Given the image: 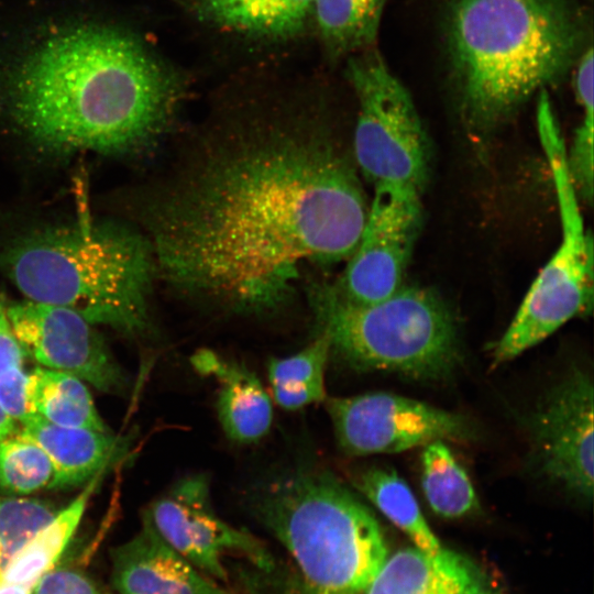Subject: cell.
<instances>
[{"label": "cell", "instance_id": "obj_1", "mask_svg": "<svg viewBox=\"0 0 594 594\" xmlns=\"http://www.w3.org/2000/svg\"><path fill=\"white\" fill-rule=\"evenodd\" d=\"M369 205L321 122L249 121L194 141L148 216L157 272L182 293L270 315L311 266L346 261Z\"/></svg>", "mask_w": 594, "mask_h": 594}, {"label": "cell", "instance_id": "obj_2", "mask_svg": "<svg viewBox=\"0 0 594 594\" xmlns=\"http://www.w3.org/2000/svg\"><path fill=\"white\" fill-rule=\"evenodd\" d=\"M180 96L174 73L135 34L89 19L47 23L0 63V109L55 154L146 150Z\"/></svg>", "mask_w": 594, "mask_h": 594}, {"label": "cell", "instance_id": "obj_3", "mask_svg": "<svg viewBox=\"0 0 594 594\" xmlns=\"http://www.w3.org/2000/svg\"><path fill=\"white\" fill-rule=\"evenodd\" d=\"M582 38L562 0H453L447 43L464 116L496 125L564 75Z\"/></svg>", "mask_w": 594, "mask_h": 594}, {"label": "cell", "instance_id": "obj_4", "mask_svg": "<svg viewBox=\"0 0 594 594\" xmlns=\"http://www.w3.org/2000/svg\"><path fill=\"white\" fill-rule=\"evenodd\" d=\"M1 265L29 300L128 336L148 326L157 267L150 240L132 229L84 220L35 230L4 250Z\"/></svg>", "mask_w": 594, "mask_h": 594}, {"label": "cell", "instance_id": "obj_5", "mask_svg": "<svg viewBox=\"0 0 594 594\" xmlns=\"http://www.w3.org/2000/svg\"><path fill=\"white\" fill-rule=\"evenodd\" d=\"M249 504L315 594H362L388 556L372 512L319 466L296 465L260 480Z\"/></svg>", "mask_w": 594, "mask_h": 594}, {"label": "cell", "instance_id": "obj_6", "mask_svg": "<svg viewBox=\"0 0 594 594\" xmlns=\"http://www.w3.org/2000/svg\"><path fill=\"white\" fill-rule=\"evenodd\" d=\"M316 334L330 354L358 371H391L425 381L452 376L462 362L458 324L433 290L404 285L370 305L343 297L333 284L307 288Z\"/></svg>", "mask_w": 594, "mask_h": 594}, {"label": "cell", "instance_id": "obj_7", "mask_svg": "<svg viewBox=\"0 0 594 594\" xmlns=\"http://www.w3.org/2000/svg\"><path fill=\"white\" fill-rule=\"evenodd\" d=\"M536 120L558 197L562 238L495 344L494 365L513 360L572 318L590 315L593 308V238L584 228L564 140L546 90L538 94Z\"/></svg>", "mask_w": 594, "mask_h": 594}, {"label": "cell", "instance_id": "obj_8", "mask_svg": "<svg viewBox=\"0 0 594 594\" xmlns=\"http://www.w3.org/2000/svg\"><path fill=\"white\" fill-rule=\"evenodd\" d=\"M348 79L358 100L355 163L374 187L399 185L421 191L430 148L415 103L375 51L352 56Z\"/></svg>", "mask_w": 594, "mask_h": 594}, {"label": "cell", "instance_id": "obj_9", "mask_svg": "<svg viewBox=\"0 0 594 594\" xmlns=\"http://www.w3.org/2000/svg\"><path fill=\"white\" fill-rule=\"evenodd\" d=\"M422 222L420 191L399 185L374 187L358 244L333 285L362 305L382 301L405 285Z\"/></svg>", "mask_w": 594, "mask_h": 594}, {"label": "cell", "instance_id": "obj_10", "mask_svg": "<svg viewBox=\"0 0 594 594\" xmlns=\"http://www.w3.org/2000/svg\"><path fill=\"white\" fill-rule=\"evenodd\" d=\"M326 406L339 448L348 455L395 453L473 435L463 416L388 393L326 398Z\"/></svg>", "mask_w": 594, "mask_h": 594}, {"label": "cell", "instance_id": "obj_11", "mask_svg": "<svg viewBox=\"0 0 594 594\" xmlns=\"http://www.w3.org/2000/svg\"><path fill=\"white\" fill-rule=\"evenodd\" d=\"M145 518L169 547L217 582L227 580L223 557L230 552L244 554L261 569L272 566L260 540L215 514L206 474L180 479L152 504Z\"/></svg>", "mask_w": 594, "mask_h": 594}, {"label": "cell", "instance_id": "obj_12", "mask_svg": "<svg viewBox=\"0 0 594 594\" xmlns=\"http://www.w3.org/2000/svg\"><path fill=\"white\" fill-rule=\"evenodd\" d=\"M6 314L25 356L43 367L74 375L103 393L128 386L95 324L77 312L28 299L11 305Z\"/></svg>", "mask_w": 594, "mask_h": 594}, {"label": "cell", "instance_id": "obj_13", "mask_svg": "<svg viewBox=\"0 0 594 594\" xmlns=\"http://www.w3.org/2000/svg\"><path fill=\"white\" fill-rule=\"evenodd\" d=\"M539 470L582 498L593 496V382L574 369L531 415Z\"/></svg>", "mask_w": 594, "mask_h": 594}, {"label": "cell", "instance_id": "obj_14", "mask_svg": "<svg viewBox=\"0 0 594 594\" xmlns=\"http://www.w3.org/2000/svg\"><path fill=\"white\" fill-rule=\"evenodd\" d=\"M119 594H231L169 547L144 517L142 530L112 554Z\"/></svg>", "mask_w": 594, "mask_h": 594}, {"label": "cell", "instance_id": "obj_15", "mask_svg": "<svg viewBox=\"0 0 594 594\" xmlns=\"http://www.w3.org/2000/svg\"><path fill=\"white\" fill-rule=\"evenodd\" d=\"M362 594H498L490 576L468 557L441 548H405L387 556Z\"/></svg>", "mask_w": 594, "mask_h": 594}, {"label": "cell", "instance_id": "obj_16", "mask_svg": "<svg viewBox=\"0 0 594 594\" xmlns=\"http://www.w3.org/2000/svg\"><path fill=\"white\" fill-rule=\"evenodd\" d=\"M191 364L200 374L219 382L217 416L230 440L253 443L268 432L273 420L272 400L254 372L210 350L195 353Z\"/></svg>", "mask_w": 594, "mask_h": 594}, {"label": "cell", "instance_id": "obj_17", "mask_svg": "<svg viewBox=\"0 0 594 594\" xmlns=\"http://www.w3.org/2000/svg\"><path fill=\"white\" fill-rule=\"evenodd\" d=\"M18 433L35 442L52 462L50 488H66L88 482L108 466L119 452V439L109 431L63 427L33 415Z\"/></svg>", "mask_w": 594, "mask_h": 594}, {"label": "cell", "instance_id": "obj_18", "mask_svg": "<svg viewBox=\"0 0 594 594\" xmlns=\"http://www.w3.org/2000/svg\"><path fill=\"white\" fill-rule=\"evenodd\" d=\"M106 469L95 474L66 507L57 510L21 547L0 576V582L33 587L42 575L55 568L78 529Z\"/></svg>", "mask_w": 594, "mask_h": 594}, {"label": "cell", "instance_id": "obj_19", "mask_svg": "<svg viewBox=\"0 0 594 594\" xmlns=\"http://www.w3.org/2000/svg\"><path fill=\"white\" fill-rule=\"evenodd\" d=\"M316 0H199L215 23L251 36L286 38L298 33Z\"/></svg>", "mask_w": 594, "mask_h": 594}, {"label": "cell", "instance_id": "obj_20", "mask_svg": "<svg viewBox=\"0 0 594 594\" xmlns=\"http://www.w3.org/2000/svg\"><path fill=\"white\" fill-rule=\"evenodd\" d=\"M30 400L35 415L51 424L108 431L84 381L59 371L31 372Z\"/></svg>", "mask_w": 594, "mask_h": 594}, {"label": "cell", "instance_id": "obj_21", "mask_svg": "<svg viewBox=\"0 0 594 594\" xmlns=\"http://www.w3.org/2000/svg\"><path fill=\"white\" fill-rule=\"evenodd\" d=\"M329 356L327 338L316 334L298 353L271 359L267 372L275 403L284 409L297 410L326 400L324 372Z\"/></svg>", "mask_w": 594, "mask_h": 594}, {"label": "cell", "instance_id": "obj_22", "mask_svg": "<svg viewBox=\"0 0 594 594\" xmlns=\"http://www.w3.org/2000/svg\"><path fill=\"white\" fill-rule=\"evenodd\" d=\"M355 486L415 543L427 552L442 546L425 520L408 485L392 470L371 468L356 476Z\"/></svg>", "mask_w": 594, "mask_h": 594}, {"label": "cell", "instance_id": "obj_23", "mask_svg": "<svg viewBox=\"0 0 594 594\" xmlns=\"http://www.w3.org/2000/svg\"><path fill=\"white\" fill-rule=\"evenodd\" d=\"M386 0H316L314 10L326 45L343 55L369 50Z\"/></svg>", "mask_w": 594, "mask_h": 594}, {"label": "cell", "instance_id": "obj_24", "mask_svg": "<svg viewBox=\"0 0 594 594\" xmlns=\"http://www.w3.org/2000/svg\"><path fill=\"white\" fill-rule=\"evenodd\" d=\"M421 465L422 490L436 514L444 518H459L479 508L466 472L441 440L426 444Z\"/></svg>", "mask_w": 594, "mask_h": 594}, {"label": "cell", "instance_id": "obj_25", "mask_svg": "<svg viewBox=\"0 0 594 594\" xmlns=\"http://www.w3.org/2000/svg\"><path fill=\"white\" fill-rule=\"evenodd\" d=\"M54 477L51 460L32 440L19 433L0 441V488L29 495L50 488Z\"/></svg>", "mask_w": 594, "mask_h": 594}, {"label": "cell", "instance_id": "obj_26", "mask_svg": "<svg viewBox=\"0 0 594 594\" xmlns=\"http://www.w3.org/2000/svg\"><path fill=\"white\" fill-rule=\"evenodd\" d=\"M42 501L24 496L0 499V576L21 547L55 515Z\"/></svg>", "mask_w": 594, "mask_h": 594}, {"label": "cell", "instance_id": "obj_27", "mask_svg": "<svg viewBox=\"0 0 594 594\" xmlns=\"http://www.w3.org/2000/svg\"><path fill=\"white\" fill-rule=\"evenodd\" d=\"M31 372L23 365L0 373V407L19 425L35 415L30 400Z\"/></svg>", "mask_w": 594, "mask_h": 594}, {"label": "cell", "instance_id": "obj_28", "mask_svg": "<svg viewBox=\"0 0 594 594\" xmlns=\"http://www.w3.org/2000/svg\"><path fill=\"white\" fill-rule=\"evenodd\" d=\"M33 594H103L86 574L66 568H53L33 586Z\"/></svg>", "mask_w": 594, "mask_h": 594}, {"label": "cell", "instance_id": "obj_29", "mask_svg": "<svg viewBox=\"0 0 594 594\" xmlns=\"http://www.w3.org/2000/svg\"><path fill=\"white\" fill-rule=\"evenodd\" d=\"M25 354L14 337L6 309L0 308V373L18 365H23Z\"/></svg>", "mask_w": 594, "mask_h": 594}, {"label": "cell", "instance_id": "obj_30", "mask_svg": "<svg viewBox=\"0 0 594 594\" xmlns=\"http://www.w3.org/2000/svg\"><path fill=\"white\" fill-rule=\"evenodd\" d=\"M20 425L0 407V441L18 433Z\"/></svg>", "mask_w": 594, "mask_h": 594}, {"label": "cell", "instance_id": "obj_31", "mask_svg": "<svg viewBox=\"0 0 594 594\" xmlns=\"http://www.w3.org/2000/svg\"><path fill=\"white\" fill-rule=\"evenodd\" d=\"M0 594H33V587L0 582Z\"/></svg>", "mask_w": 594, "mask_h": 594}, {"label": "cell", "instance_id": "obj_32", "mask_svg": "<svg viewBox=\"0 0 594 594\" xmlns=\"http://www.w3.org/2000/svg\"><path fill=\"white\" fill-rule=\"evenodd\" d=\"M2 307V305L0 304V308Z\"/></svg>", "mask_w": 594, "mask_h": 594}, {"label": "cell", "instance_id": "obj_33", "mask_svg": "<svg viewBox=\"0 0 594 594\" xmlns=\"http://www.w3.org/2000/svg\"><path fill=\"white\" fill-rule=\"evenodd\" d=\"M0 499H1V496H0Z\"/></svg>", "mask_w": 594, "mask_h": 594}]
</instances>
